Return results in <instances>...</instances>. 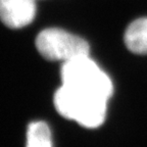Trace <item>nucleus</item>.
Returning a JSON list of instances; mask_svg holds the SVG:
<instances>
[{
    "label": "nucleus",
    "mask_w": 147,
    "mask_h": 147,
    "mask_svg": "<svg viewBox=\"0 0 147 147\" xmlns=\"http://www.w3.org/2000/svg\"><path fill=\"white\" fill-rule=\"evenodd\" d=\"M35 14V0H0V21L10 29L28 26Z\"/></svg>",
    "instance_id": "nucleus-4"
},
{
    "label": "nucleus",
    "mask_w": 147,
    "mask_h": 147,
    "mask_svg": "<svg viewBox=\"0 0 147 147\" xmlns=\"http://www.w3.org/2000/svg\"><path fill=\"white\" fill-rule=\"evenodd\" d=\"M124 41L127 48L135 54H147V18H138L129 25Z\"/></svg>",
    "instance_id": "nucleus-5"
},
{
    "label": "nucleus",
    "mask_w": 147,
    "mask_h": 147,
    "mask_svg": "<svg viewBox=\"0 0 147 147\" xmlns=\"http://www.w3.org/2000/svg\"><path fill=\"white\" fill-rule=\"evenodd\" d=\"M36 48L45 59L69 61L89 55L90 46L86 40L67 31L50 28L41 31L36 38Z\"/></svg>",
    "instance_id": "nucleus-3"
},
{
    "label": "nucleus",
    "mask_w": 147,
    "mask_h": 147,
    "mask_svg": "<svg viewBox=\"0 0 147 147\" xmlns=\"http://www.w3.org/2000/svg\"><path fill=\"white\" fill-rule=\"evenodd\" d=\"M26 147H53L50 129L46 123L34 122L29 125Z\"/></svg>",
    "instance_id": "nucleus-6"
},
{
    "label": "nucleus",
    "mask_w": 147,
    "mask_h": 147,
    "mask_svg": "<svg viewBox=\"0 0 147 147\" xmlns=\"http://www.w3.org/2000/svg\"><path fill=\"white\" fill-rule=\"evenodd\" d=\"M107 100L94 93L63 84L56 90L53 98L55 108L61 117L90 129L103 124Z\"/></svg>",
    "instance_id": "nucleus-1"
},
{
    "label": "nucleus",
    "mask_w": 147,
    "mask_h": 147,
    "mask_svg": "<svg viewBox=\"0 0 147 147\" xmlns=\"http://www.w3.org/2000/svg\"><path fill=\"white\" fill-rule=\"evenodd\" d=\"M60 76L63 85L91 92L107 99L113 95L111 80L89 55L63 62Z\"/></svg>",
    "instance_id": "nucleus-2"
}]
</instances>
